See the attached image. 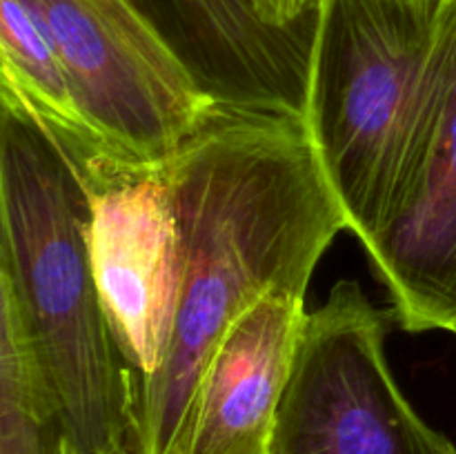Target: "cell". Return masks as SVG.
<instances>
[{
    "label": "cell",
    "instance_id": "9c48e42d",
    "mask_svg": "<svg viewBox=\"0 0 456 454\" xmlns=\"http://www.w3.org/2000/svg\"><path fill=\"white\" fill-rule=\"evenodd\" d=\"M305 316V296L270 289L225 329L200 372L176 454H270Z\"/></svg>",
    "mask_w": 456,
    "mask_h": 454
},
{
    "label": "cell",
    "instance_id": "277c9868",
    "mask_svg": "<svg viewBox=\"0 0 456 454\" xmlns=\"http://www.w3.org/2000/svg\"><path fill=\"white\" fill-rule=\"evenodd\" d=\"M390 319L356 280L337 283L307 312L270 454H456L392 377Z\"/></svg>",
    "mask_w": 456,
    "mask_h": 454
},
{
    "label": "cell",
    "instance_id": "8992f818",
    "mask_svg": "<svg viewBox=\"0 0 456 454\" xmlns=\"http://www.w3.org/2000/svg\"><path fill=\"white\" fill-rule=\"evenodd\" d=\"M80 172L98 301L134 381H141L167 356L181 288V230L165 163L96 154Z\"/></svg>",
    "mask_w": 456,
    "mask_h": 454
},
{
    "label": "cell",
    "instance_id": "5b68a950",
    "mask_svg": "<svg viewBox=\"0 0 456 454\" xmlns=\"http://www.w3.org/2000/svg\"><path fill=\"white\" fill-rule=\"evenodd\" d=\"M61 58L80 114L111 154L159 165L216 107L129 0H22Z\"/></svg>",
    "mask_w": 456,
    "mask_h": 454
},
{
    "label": "cell",
    "instance_id": "6da1fadb",
    "mask_svg": "<svg viewBox=\"0 0 456 454\" xmlns=\"http://www.w3.org/2000/svg\"><path fill=\"white\" fill-rule=\"evenodd\" d=\"M181 230V288L159 372L134 381L132 450L176 454L200 372L270 289L305 296L346 214L305 123L214 111L165 160Z\"/></svg>",
    "mask_w": 456,
    "mask_h": 454
},
{
    "label": "cell",
    "instance_id": "30bf717a",
    "mask_svg": "<svg viewBox=\"0 0 456 454\" xmlns=\"http://www.w3.org/2000/svg\"><path fill=\"white\" fill-rule=\"evenodd\" d=\"M61 448L56 403L0 261V454H61Z\"/></svg>",
    "mask_w": 456,
    "mask_h": 454
},
{
    "label": "cell",
    "instance_id": "3957f363",
    "mask_svg": "<svg viewBox=\"0 0 456 454\" xmlns=\"http://www.w3.org/2000/svg\"><path fill=\"white\" fill-rule=\"evenodd\" d=\"M448 0H325L305 127L347 231L370 243L417 167L439 93Z\"/></svg>",
    "mask_w": 456,
    "mask_h": 454
},
{
    "label": "cell",
    "instance_id": "ba28073f",
    "mask_svg": "<svg viewBox=\"0 0 456 454\" xmlns=\"http://www.w3.org/2000/svg\"><path fill=\"white\" fill-rule=\"evenodd\" d=\"M408 332L456 329V0H448L439 93L417 167L390 221L363 245Z\"/></svg>",
    "mask_w": 456,
    "mask_h": 454
},
{
    "label": "cell",
    "instance_id": "8fae6325",
    "mask_svg": "<svg viewBox=\"0 0 456 454\" xmlns=\"http://www.w3.org/2000/svg\"><path fill=\"white\" fill-rule=\"evenodd\" d=\"M263 20L274 27H297L321 16L325 0H254Z\"/></svg>",
    "mask_w": 456,
    "mask_h": 454
},
{
    "label": "cell",
    "instance_id": "52a82bcc",
    "mask_svg": "<svg viewBox=\"0 0 456 454\" xmlns=\"http://www.w3.org/2000/svg\"><path fill=\"white\" fill-rule=\"evenodd\" d=\"M218 111L305 123L319 20L274 27L254 0H129Z\"/></svg>",
    "mask_w": 456,
    "mask_h": 454
},
{
    "label": "cell",
    "instance_id": "7a4b0ae2",
    "mask_svg": "<svg viewBox=\"0 0 456 454\" xmlns=\"http://www.w3.org/2000/svg\"><path fill=\"white\" fill-rule=\"evenodd\" d=\"M0 261L56 403L61 454L132 450L134 374L98 301L83 172L49 129L4 101Z\"/></svg>",
    "mask_w": 456,
    "mask_h": 454
},
{
    "label": "cell",
    "instance_id": "4fadbf2b",
    "mask_svg": "<svg viewBox=\"0 0 456 454\" xmlns=\"http://www.w3.org/2000/svg\"><path fill=\"white\" fill-rule=\"evenodd\" d=\"M452 334H454V336H456V329H454V332H452Z\"/></svg>",
    "mask_w": 456,
    "mask_h": 454
},
{
    "label": "cell",
    "instance_id": "7c38bea8",
    "mask_svg": "<svg viewBox=\"0 0 456 454\" xmlns=\"http://www.w3.org/2000/svg\"><path fill=\"white\" fill-rule=\"evenodd\" d=\"M116 454H136V452H132V450H123V452H116Z\"/></svg>",
    "mask_w": 456,
    "mask_h": 454
}]
</instances>
